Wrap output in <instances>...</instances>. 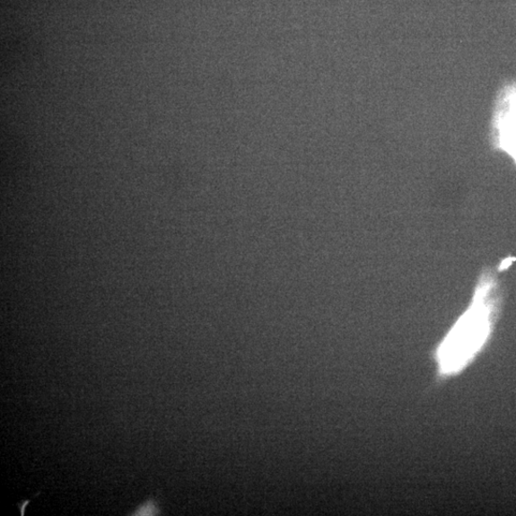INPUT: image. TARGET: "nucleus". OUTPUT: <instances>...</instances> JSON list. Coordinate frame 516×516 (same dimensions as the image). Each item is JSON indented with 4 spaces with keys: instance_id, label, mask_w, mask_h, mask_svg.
I'll return each instance as SVG.
<instances>
[{
    "instance_id": "nucleus-1",
    "label": "nucleus",
    "mask_w": 516,
    "mask_h": 516,
    "mask_svg": "<svg viewBox=\"0 0 516 516\" xmlns=\"http://www.w3.org/2000/svg\"><path fill=\"white\" fill-rule=\"evenodd\" d=\"M497 272L485 267L473 299L433 352L437 374L446 380L460 374L488 345L503 304Z\"/></svg>"
},
{
    "instance_id": "nucleus-2",
    "label": "nucleus",
    "mask_w": 516,
    "mask_h": 516,
    "mask_svg": "<svg viewBox=\"0 0 516 516\" xmlns=\"http://www.w3.org/2000/svg\"><path fill=\"white\" fill-rule=\"evenodd\" d=\"M489 144L494 153H504L516 168V79L498 88L494 100Z\"/></svg>"
}]
</instances>
